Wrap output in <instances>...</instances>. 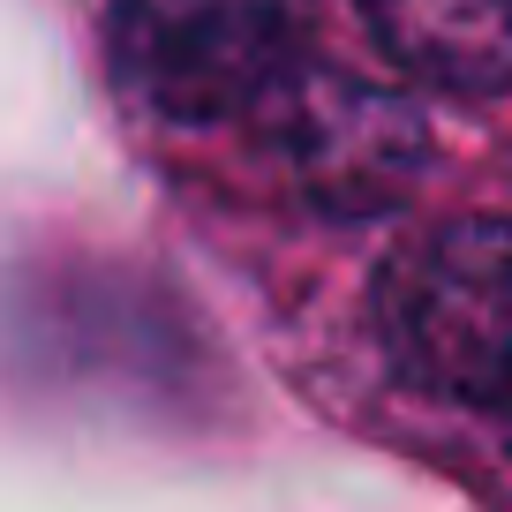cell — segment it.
I'll use <instances>...</instances> for the list:
<instances>
[{
	"label": "cell",
	"instance_id": "obj_1",
	"mask_svg": "<svg viewBox=\"0 0 512 512\" xmlns=\"http://www.w3.org/2000/svg\"><path fill=\"white\" fill-rule=\"evenodd\" d=\"M309 0H106V76L159 128L287 113L317 83Z\"/></svg>",
	"mask_w": 512,
	"mask_h": 512
},
{
	"label": "cell",
	"instance_id": "obj_2",
	"mask_svg": "<svg viewBox=\"0 0 512 512\" xmlns=\"http://www.w3.org/2000/svg\"><path fill=\"white\" fill-rule=\"evenodd\" d=\"M377 332L407 384L512 407V219H445L377 272Z\"/></svg>",
	"mask_w": 512,
	"mask_h": 512
},
{
	"label": "cell",
	"instance_id": "obj_3",
	"mask_svg": "<svg viewBox=\"0 0 512 512\" xmlns=\"http://www.w3.org/2000/svg\"><path fill=\"white\" fill-rule=\"evenodd\" d=\"M392 61L452 98L512 91V0H354Z\"/></svg>",
	"mask_w": 512,
	"mask_h": 512
},
{
	"label": "cell",
	"instance_id": "obj_4",
	"mask_svg": "<svg viewBox=\"0 0 512 512\" xmlns=\"http://www.w3.org/2000/svg\"><path fill=\"white\" fill-rule=\"evenodd\" d=\"M497 422H505V452H512V407H505V415H497Z\"/></svg>",
	"mask_w": 512,
	"mask_h": 512
}]
</instances>
